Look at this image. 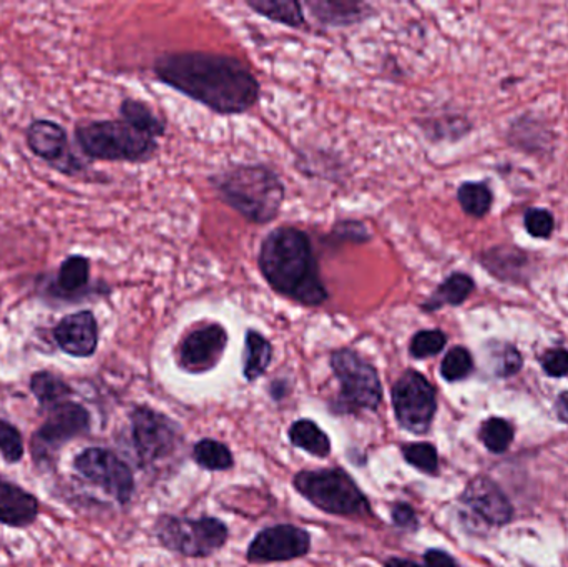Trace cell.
Wrapping results in <instances>:
<instances>
[{
  "mask_svg": "<svg viewBox=\"0 0 568 567\" xmlns=\"http://www.w3.org/2000/svg\"><path fill=\"white\" fill-rule=\"evenodd\" d=\"M75 139L87 156L105 162H146L155 155L159 143L125 120L80 123Z\"/></svg>",
  "mask_w": 568,
  "mask_h": 567,
  "instance_id": "277c9868",
  "label": "cell"
},
{
  "mask_svg": "<svg viewBox=\"0 0 568 567\" xmlns=\"http://www.w3.org/2000/svg\"><path fill=\"white\" fill-rule=\"evenodd\" d=\"M334 233H344V242H366L371 239L367 233L366 225L363 223L354 222V220H346V222L337 223Z\"/></svg>",
  "mask_w": 568,
  "mask_h": 567,
  "instance_id": "74e56055",
  "label": "cell"
},
{
  "mask_svg": "<svg viewBox=\"0 0 568 567\" xmlns=\"http://www.w3.org/2000/svg\"><path fill=\"white\" fill-rule=\"evenodd\" d=\"M424 563H426V567H457L456 559L440 549H429L424 555Z\"/></svg>",
  "mask_w": 568,
  "mask_h": 567,
  "instance_id": "f35d334b",
  "label": "cell"
},
{
  "mask_svg": "<svg viewBox=\"0 0 568 567\" xmlns=\"http://www.w3.org/2000/svg\"><path fill=\"white\" fill-rule=\"evenodd\" d=\"M457 200L464 212L474 219H483L493 209V192L486 183H463L457 190Z\"/></svg>",
  "mask_w": 568,
  "mask_h": 567,
  "instance_id": "83f0119b",
  "label": "cell"
},
{
  "mask_svg": "<svg viewBox=\"0 0 568 567\" xmlns=\"http://www.w3.org/2000/svg\"><path fill=\"white\" fill-rule=\"evenodd\" d=\"M132 445L143 466L162 462L176 446V425L156 409L135 406L130 413Z\"/></svg>",
  "mask_w": 568,
  "mask_h": 567,
  "instance_id": "8fae6325",
  "label": "cell"
},
{
  "mask_svg": "<svg viewBox=\"0 0 568 567\" xmlns=\"http://www.w3.org/2000/svg\"><path fill=\"white\" fill-rule=\"evenodd\" d=\"M155 535L169 551L186 558H209L226 545L230 531L225 523L210 516L192 519L162 515L156 519Z\"/></svg>",
  "mask_w": 568,
  "mask_h": 567,
  "instance_id": "ba28073f",
  "label": "cell"
},
{
  "mask_svg": "<svg viewBox=\"0 0 568 567\" xmlns=\"http://www.w3.org/2000/svg\"><path fill=\"white\" fill-rule=\"evenodd\" d=\"M258 266L276 293L300 305L321 306L329 296L310 236L296 226H280L265 236Z\"/></svg>",
  "mask_w": 568,
  "mask_h": 567,
  "instance_id": "7a4b0ae2",
  "label": "cell"
},
{
  "mask_svg": "<svg viewBox=\"0 0 568 567\" xmlns=\"http://www.w3.org/2000/svg\"><path fill=\"white\" fill-rule=\"evenodd\" d=\"M484 269L500 282L524 283L530 279L532 259L529 253L513 245H499L479 256Z\"/></svg>",
  "mask_w": 568,
  "mask_h": 567,
  "instance_id": "ac0fdd59",
  "label": "cell"
},
{
  "mask_svg": "<svg viewBox=\"0 0 568 567\" xmlns=\"http://www.w3.org/2000/svg\"><path fill=\"white\" fill-rule=\"evenodd\" d=\"M213 185L223 202L258 225L273 222L283 206V182L265 165L232 166L216 175Z\"/></svg>",
  "mask_w": 568,
  "mask_h": 567,
  "instance_id": "3957f363",
  "label": "cell"
},
{
  "mask_svg": "<svg viewBox=\"0 0 568 567\" xmlns=\"http://www.w3.org/2000/svg\"><path fill=\"white\" fill-rule=\"evenodd\" d=\"M480 438L489 452L504 453L514 439V428L503 418H490L480 429Z\"/></svg>",
  "mask_w": 568,
  "mask_h": 567,
  "instance_id": "1f68e13d",
  "label": "cell"
},
{
  "mask_svg": "<svg viewBox=\"0 0 568 567\" xmlns=\"http://www.w3.org/2000/svg\"><path fill=\"white\" fill-rule=\"evenodd\" d=\"M293 486L306 502L326 515L367 516L371 505L353 478L341 468L301 472Z\"/></svg>",
  "mask_w": 568,
  "mask_h": 567,
  "instance_id": "5b68a950",
  "label": "cell"
},
{
  "mask_svg": "<svg viewBox=\"0 0 568 567\" xmlns=\"http://www.w3.org/2000/svg\"><path fill=\"white\" fill-rule=\"evenodd\" d=\"M273 360V345L255 330H248L243 352V376L250 383L256 382L268 372Z\"/></svg>",
  "mask_w": 568,
  "mask_h": 567,
  "instance_id": "7402d4cb",
  "label": "cell"
},
{
  "mask_svg": "<svg viewBox=\"0 0 568 567\" xmlns=\"http://www.w3.org/2000/svg\"><path fill=\"white\" fill-rule=\"evenodd\" d=\"M27 145L59 172L73 175L82 169L69 146L65 129L50 120H36L27 129Z\"/></svg>",
  "mask_w": 568,
  "mask_h": 567,
  "instance_id": "5bb4252c",
  "label": "cell"
},
{
  "mask_svg": "<svg viewBox=\"0 0 568 567\" xmlns=\"http://www.w3.org/2000/svg\"><path fill=\"white\" fill-rule=\"evenodd\" d=\"M474 360L469 350L464 346H456L444 356L440 363V375L446 382L456 383L460 379L467 378L473 373Z\"/></svg>",
  "mask_w": 568,
  "mask_h": 567,
  "instance_id": "f546056e",
  "label": "cell"
},
{
  "mask_svg": "<svg viewBox=\"0 0 568 567\" xmlns=\"http://www.w3.org/2000/svg\"><path fill=\"white\" fill-rule=\"evenodd\" d=\"M490 363L497 376H513L523 368V355L513 345L497 343L490 348Z\"/></svg>",
  "mask_w": 568,
  "mask_h": 567,
  "instance_id": "836d02e7",
  "label": "cell"
},
{
  "mask_svg": "<svg viewBox=\"0 0 568 567\" xmlns=\"http://www.w3.org/2000/svg\"><path fill=\"white\" fill-rule=\"evenodd\" d=\"M311 536L294 525H276L262 529L250 543L246 559L252 565H272L303 558L310 553Z\"/></svg>",
  "mask_w": 568,
  "mask_h": 567,
  "instance_id": "4fadbf2b",
  "label": "cell"
},
{
  "mask_svg": "<svg viewBox=\"0 0 568 567\" xmlns=\"http://www.w3.org/2000/svg\"><path fill=\"white\" fill-rule=\"evenodd\" d=\"M447 345L446 333L440 330H423L410 340L409 353L413 358L426 360L439 355Z\"/></svg>",
  "mask_w": 568,
  "mask_h": 567,
  "instance_id": "d6a6232c",
  "label": "cell"
},
{
  "mask_svg": "<svg viewBox=\"0 0 568 567\" xmlns=\"http://www.w3.org/2000/svg\"><path fill=\"white\" fill-rule=\"evenodd\" d=\"M120 113H122V120L139 129L140 132L153 136V139H159L165 133L166 123L146 103L140 102V100H123L122 105H120Z\"/></svg>",
  "mask_w": 568,
  "mask_h": 567,
  "instance_id": "d4e9b609",
  "label": "cell"
},
{
  "mask_svg": "<svg viewBox=\"0 0 568 567\" xmlns=\"http://www.w3.org/2000/svg\"><path fill=\"white\" fill-rule=\"evenodd\" d=\"M542 366L547 375L562 378L568 375V352L564 348L549 350L544 355Z\"/></svg>",
  "mask_w": 568,
  "mask_h": 567,
  "instance_id": "d590c367",
  "label": "cell"
},
{
  "mask_svg": "<svg viewBox=\"0 0 568 567\" xmlns=\"http://www.w3.org/2000/svg\"><path fill=\"white\" fill-rule=\"evenodd\" d=\"M193 459L206 472H229L235 465L233 453L225 443L216 439H202L193 446Z\"/></svg>",
  "mask_w": 568,
  "mask_h": 567,
  "instance_id": "484cf974",
  "label": "cell"
},
{
  "mask_svg": "<svg viewBox=\"0 0 568 567\" xmlns=\"http://www.w3.org/2000/svg\"><path fill=\"white\" fill-rule=\"evenodd\" d=\"M290 442L296 448L316 456V458H327L331 455V439L313 419H300L291 425Z\"/></svg>",
  "mask_w": 568,
  "mask_h": 567,
  "instance_id": "603a6c76",
  "label": "cell"
},
{
  "mask_svg": "<svg viewBox=\"0 0 568 567\" xmlns=\"http://www.w3.org/2000/svg\"><path fill=\"white\" fill-rule=\"evenodd\" d=\"M307 9L313 12L314 19L323 26L341 27L353 26L366 19L371 7L363 2H331V0H311L306 2Z\"/></svg>",
  "mask_w": 568,
  "mask_h": 567,
  "instance_id": "d6986e66",
  "label": "cell"
},
{
  "mask_svg": "<svg viewBox=\"0 0 568 567\" xmlns=\"http://www.w3.org/2000/svg\"><path fill=\"white\" fill-rule=\"evenodd\" d=\"M557 413H559L560 419L568 423V392L564 393L557 402Z\"/></svg>",
  "mask_w": 568,
  "mask_h": 567,
  "instance_id": "60d3db41",
  "label": "cell"
},
{
  "mask_svg": "<svg viewBox=\"0 0 568 567\" xmlns=\"http://www.w3.org/2000/svg\"><path fill=\"white\" fill-rule=\"evenodd\" d=\"M524 225L534 239H550L556 230V220L549 210L530 209L524 216Z\"/></svg>",
  "mask_w": 568,
  "mask_h": 567,
  "instance_id": "e575fe53",
  "label": "cell"
},
{
  "mask_svg": "<svg viewBox=\"0 0 568 567\" xmlns=\"http://www.w3.org/2000/svg\"><path fill=\"white\" fill-rule=\"evenodd\" d=\"M53 340L65 355L73 358H90L99 348V323L89 310L63 316L55 328Z\"/></svg>",
  "mask_w": 568,
  "mask_h": 567,
  "instance_id": "9a60e30c",
  "label": "cell"
},
{
  "mask_svg": "<svg viewBox=\"0 0 568 567\" xmlns=\"http://www.w3.org/2000/svg\"><path fill=\"white\" fill-rule=\"evenodd\" d=\"M331 369L339 382V395L333 405L337 415H356L376 412L383 402V383L379 373L351 348H341L331 355Z\"/></svg>",
  "mask_w": 568,
  "mask_h": 567,
  "instance_id": "8992f818",
  "label": "cell"
},
{
  "mask_svg": "<svg viewBox=\"0 0 568 567\" xmlns=\"http://www.w3.org/2000/svg\"><path fill=\"white\" fill-rule=\"evenodd\" d=\"M229 346V332L220 323H206L183 336L176 363L190 375L212 372L222 362Z\"/></svg>",
  "mask_w": 568,
  "mask_h": 567,
  "instance_id": "7c38bea8",
  "label": "cell"
},
{
  "mask_svg": "<svg viewBox=\"0 0 568 567\" xmlns=\"http://www.w3.org/2000/svg\"><path fill=\"white\" fill-rule=\"evenodd\" d=\"M153 72L160 82L222 115L248 112L260 99V83L252 70L223 53H163Z\"/></svg>",
  "mask_w": 568,
  "mask_h": 567,
  "instance_id": "6da1fadb",
  "label": "cell"
},
{
  "mask_svg": "<svg viewBox=\"0 0 568 567\" xmlns=\"http://www.w3.org/2000/svg\"><path fill=\"white\" fill-rule=\"evenodd\" d=\"M29 388L33 398L39 403L42 413H47L49 409L62 405V403L70 402L73 393H75L65 379L60 378L55 373L47 372V369L33 373L30 376Z\"/></svg>",
  "mask_w": 568,
  "mask_h": 567,
  "instance_id": "ffe728a7",
  "label": "cell"
},
{
  "mask_svg": "<svg viewBox=\"0 0 568 567\" xmlns=\"http://www.w3.org/2000/svg\"><path fill=\"white\" fill-rule=\"evenodd\" d=\"M90 262L85 256L72 255L60 265L57 286L65 295H75L89 285Z\"/></svg>",
  "mask_w": 568,
  "mask_h": 567,
  "instance_id": "4316f807",
  "label": "cell"
},
{
  "mask_svg": "<svg viewBox=\"0 0 568 567\" xmlns=\"http://www.w3.org/2000/svg\"><path fill=\"white\" fill-rule=\"evenodd\" d=\"M40 503L33 493L0 476V525L27 529L39 519Z\"/></svg>",
  "mask_w": 568,
  "mask_h": 567,
  "instance_id": "e0dca14e",
  "label": "cell"
},
{
  "mask_svg": "<svg viewBox=\"0 0 568 567\" xmlns=\"http://www.w3.org/2000/svg\"><path fill=\"white\" fill-rule=\"evenodd\" d=\"M26 455L22 433L12 423L0 418V456L7 465H19Z\"/></svg>",
  "mask_w": 568,
  "mask_h": 567,
  "instance_id": "4dcf8cb0",
  "label": "cell"
},
{
  "mask_svg": "<svg viewBox=\"0 0 568 567\" xmlns=\"http://www.w3.org/2000/svg\"><path fill=\"white\" fill-rule=\"evenodd\" d=\"M246 6L258 16L291 29H301L306 23L303 6L294 0H246Z\"/></svg>",
  "mask_w": 568,
  "mask_h": 567,
  "instance_id": "cb8c5ba5",
  "label": "cell"
},
{
  "mask_svg": "<svg viewBox=\"0 0 568 567\" xmlns=\"http://www.w3.org/2000/svg\"><path fill=\"white\" fill-rule=\"evenodd\" d=\"M384 567H426V566H420L419 563L410 561V559L390 558V559H387L386 565H384Z\"/></svg>",
  "mask_w": 568,
  "mask_h": 567,
  "instance_id": "ab89813d",
  "label": "cell"
},
{
  "mask_svg": "<svg viewBox=\"0 0 568 567\" xmlns=\"http://www.w3.org/2000/svg\"><path fill=\"white\" fill-rule=\"evenodd\" d=\"M390 518H393L394 525L404 529V531L414 533L419 528V518H417L413 506L407 505V503H396L390 509Z\"/></svg>",
  "mask_w": 568,
  "mask_h": 567,
  "instance_id": "8d00e7d4",
  "label": "cell"
},
{
  "mask_svg": "<svg viewBox=\"0 0 568 567\" xmlns=\"http://www.w3.org/2000/svg\"><path fill=\"white\" fill-rule=\"evenodd\" d=\"M407 465L414 466L426 475H437L439 472V455L430 443H410L400 448Z\"/></svg>",
  "mask_w": 568,
  "mask_h": 567,
  "instance_id": "f1b7e54d",
  "label": "cell"
},
{
  "mask_svg": "<svg viewBox=\"0 0 568 567\" xmlns=\"http://www.w3.org/2000/svg\"><path fill=\"white\" fill-rule=\"evenodd\" d=\"M92 415L80 403L65 402L47 412V419L30 436L29 452L33 466L40 472L55 469L63 446L89 435Z\"/></svg>",
  "mask_w": 568,
  "mask_h": 567,
  "instance_id": "52a82bcc",
  "label": "cell"
},
{
  "mask_svg": "<svg viewBox=\"0 0 568 567\" xmlns=\"http://www.w3.org/2000/svg\"><path fill=\"white\" fill-rule=\"evenodd\" d=\"M474 290H476V283H474L473 276L467 275V273H453L437 286L436 292L423 303L420 308L424 312L433 313L444 308V306L463 305L473 295Z\"/></svg>",
  "mask_w": 568,
  "mask_h": 567,
  "instance_id": "44dd1931",
  "label": "cell"
},
{
  "mask_svg": "<svg viewBox=\"0 0 568 567\" xmlns=\"http://www.w3.org/2000/svg\"><path fill=\"white\" fill-rule=\"evenodd\" d=\"M73 469L93 486L102 488L119 505L132 502L135 476L132 468L106 448H87L73 459Z\"/></svg>",
  "mask_w": 568,
  "mask_h": 567,
  "instance_id": "30bf717a",
  "label": "cell"
},
{
  "mask_svg": "<svg viewBox=\"0 0 568 567\" xmlns=\"http://www.w3.org/2000/svg\"><path fill=\"white\" fill-rule=\"evenodd\" d=\"M394 415L400 428L414 435H426L437 412L436 389L429 379L416 369L399 376L390 393Z\"/></svg>",
  "mask_w": 568,
  "mask_h": 567,
  "instance_id": "9c48e42d",
  "label": "cell"
},
{
  "mask_svg": "<svg viewBox=\"0 0 568 567\" xmlns=\"http://www.w3.org/2000/svg\"><path fill=\"white\" fill-rule=\"evenodd\" d=\"M464 508L487 525L504 526L513 518V506L499 486L486 476L473 479L460 498Z\"/></svg>",
  "mask_w": 568,
  "mask_h": 567,
  "instance_id": "2e32d148",
  "label": "cell"
}]
</instances>
